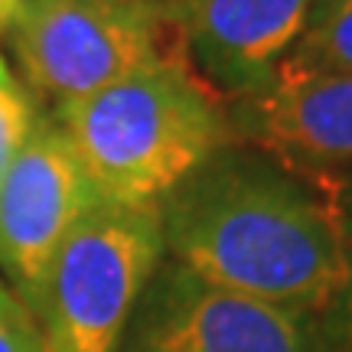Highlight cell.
Listing matches in <instances>:
<instances>
[{
	"mask_svg": "<svg viewBox=\"0 0 352 352\" xmlns=\"http://www.w3.org/2000/svg\"><path fill=\"white\" fill-rule=\"evenodd\" d=\"M164 252L228 294L320 316L346 274V241L320 186L226 147L160 202Z\"/></svg>",
	"mask_w": 352,
	"mask_h": 352,
	"instance_id": "6da1fadb",
	"label": "cell"
},
{
	"mask_svg": "<svg viewBox=\"0 0 352 352\" xmlns=\"http://www.w3.org/2000/svg\"><path fill=\"white\" fill-rule=\"evenodd\" d=\"M56 121L101 199L127 206H160L209 157L239 144L215 88L183 46L56 108Z\"/></svg>",
	"mask_w": 352,
	"mask_h": 352,
	"instance_id": "7a4b0ae2",
	"label": "cell"
},
{
	"mask_svg": "<svg viewBox=\"0 0 352 352\" xmlns=\"http://www.w3.org/2000/svg\"><path fill=\"white\" fill-rule=\"evenodd\" d=\"M160 206L101 199L50 264L36 310L46 352H118L164 264Z\"/></svg>",
	"mask_w": 352,
	"mask_h": 352,
	"instance_id": "3957f363",
	"label": "cell"
},
{
	"mask_svg": "<svg viewBox=\"0 0 352 352\" xmlns=\"http://www.w3.org/2000/svg\"><path fill=\"white\" fill-rule=\"evenodd\" d=\"M7 43L23 82L56 108L183 46L164 0H16Z\"/></svg>",
	"mask_w": 352,
	"mask_h": 352,
	"instance_id": "277c9868",
	"label": "cell"
},
{
	"mask_svg": "<svg viewBox=\"0 0 352 352\" xmlns=\"http://www.w3.org/2000/svg\"><path fill=\"white\" fill-rule=\"evenodd\" d=\"M118 352H333L320 316L228 294L166 261Z\"/></svg>",
	"mask_w": 352,
	"mask_h": 352,
	"instance_id": "5b68a950",
	"label": "cell"
},
{
	"mask_svg": "<svg viewBox=\"0 0 352 352\" xmlns=\"http://www.w3.org/2000/svg\"><path fill=\"white\" fill-rule=\"evenodd\" d=\"M98 202L72 140L56 118H43L0 176V267L33 320L59 245Z\"/></svg>",
	"mask_w": 352,
	"mask_h": 352,
	"instance_id": "8992f818",
	"label": "cell"
},
{
	"mask_svg": "<svg viewBox=\"0 0 352 352\" xmlns=\"http://www.w3.org/2000/svg\"><path fill=\"white\" fill-rule=\"evenodd\" d=\"M186 59L232 98H252L274 82L310 23L316 0H164Z\"/></svg>",
	"mask_w": 352,
	"mask_h": 352,
	"instance_id": "52a82bcc",
	"label": "cell"
},
{
	"mask_svg": "<svg viewBox=\"0 0 352 352\" xmlns=\"http://www.w3.org/2000/svg\"><path fill=\"white\" fill-rule=\"evenodd\" d=\"M239 140L300 170L352 166V76L280 63L274 82L228 111Z\"/></svg>",
	"mask_w": 352,
	"mask_h": 352,
	"instance_id": "ba28073f",
	"label": "cell"
},
{
	"mask_svg": "<svg viewBox=\"0 0 352 352\" xmlns=\"http://www.w3.org/2000/svg\"><path fill=\"white\" fill-rule=\"evenodd\" d=\"M284 63L352 76V0H316L310 23Z\"/></svg>",
	"mask_w": 352,
	"mask_h": 352,
	"instance_id": "9c48e42d",
	"label": "cell"
},
{
	"mask_svg": "<svg viewBox=\"0 0 352 352\" xmlns=\"http://www.w3.org/2000/svg\"><path fill=\"white\" fill-rule=\"evenodd\" d=\"M39 121L43 114L36 108V98L26 95V85L0 59V176L16 160V153L23 151V144L36 131Z\"/></svg>",
	"mask_w": 352,
	"mask_h": 352,
	"instance_id": "30bf717a",
	"label": "cell"
},
{
	"mask_svg": "<svg viewBox=\"0 0 352 352\" xmlns=\"http://www.w3.org/2000/svg\"><path fill=\"white\" fill-rule=\"evenodd\" d=\"M0 352H46L33 314L7 284H0Z\"/></svg>",
	"mask_w": 352,
	"mask_h": 352,
	"instance_id": "8fae6325",
	"label": "cell"
},
{
	"mask_svg": "<svg viewBox=\"0 0 352 352\" xmlns=\"http://www.w3.org/2000/svg\"><path fill=\"white\" fill-rule=\"evenodd\" d=\"M342 241H346V274L333 303L320 314V327L333 352H352V239Z\"/></svg>",
	"mask_w": 352,
	"mask_h": 352,
	"instance_id": "7c38bea8",
	"label": "cell"
},
{
	"mask_svg": "<svg viewBox=\"0 0 352 352\" xmlns=\"http://www.w3.org/2000/svg\"><path fill=\"white\" fill-rule=\"evenodd\" d=\"M323 176V196L340 222L342 239H352V166L349 170H327Z\"/></svg>",
	"mask_w": 352,
	"mask_h": 352,
	"instance_id": "4fadbf2b",
	"label": "cell"
},
{
	"mask_svg": "<svg viewBox=\"0 0 352 352\" xmlns=\"http://www.w3.org/2000/svg\"><path fill=\"white\" fill-rule=\"evenodd\" d=\"M13 7H16V0H0V33H7V23H10V16H13Z\"/></svg>",
	"mask_w": 352,
	"mask_h": 352,
	"instance_id": "5bb4252c",
	"label": "cell"
}]
</instances>
